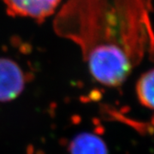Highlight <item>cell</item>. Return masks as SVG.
<instances>
[{
	"label": "cell",
	"mask_w": 154,
	"mask_h": 154,
	"mask_svg": "<svg viewBox=\"0 0 154 154\" xmlns=\"http://www.w3.org/2000/svg\"><path fill=\"white\" fill-rule=\"evenodd\" d=\"M145 6V0H67L56 15L53 29L79 46L94 79L117 87L153 38Z\"/></svg>",
	"instance_id": "obj_1"
},
{
	"label": "cell",
	"mask_w": 154,
	"mask_h": 154,
	"mask_svg": "<svg viewBox=\"0 0 154 154\" xmlns=\"http://www.w3.org/2000/svg\"><path fill=\"white\" fill-rule=\"evenodd\" d=\"M12 17H28L41 24L54 15L61 0H1Z\"/></svg>",
	"instance_id": "obj_2"
},
{
	"label": "cell",
	"mask_w": 154,
	"mask_h": 154,
	"mask_svg": "<svg viewBox=\"0 0 154 154\" xmlns=\"http://www.w3.org/2000/svg\"><path fill=\"white\" fill-rule=\"evenodd\" d=\"M28 75L17 62L0 57V102L17 99L24 90Z\"/></svg>",
	"instance_id": "obj_3"
},
{
	"label": "cell",
	"mask_w": 154,
	"mask_h": 154,
	"mask_svg": "<svg viewBox=\"0 0 154 154\" xmlns=\"http://www.w3.org/2000/svg\"><path fill=\"white\" fill-rule=\"evenodd\" d=\"M72 154H107V149L99 138L85 134L73 142Z\"/></svg>",
	"instance_id": "obj_4"
},
{
	"label": "cell",
	"mask_w": 154,
	"mask_h": 154,
	"mask_svg": "<svg viewBox=\"0 0 154 154\" xmlns=\"http://www.w3.org/2000/svg\"><path fill=\"white\" fill-rule=\"evenodd\" d=\"M136 91L140 102L154 110V69L142 75L137 83Z\"/></svg>",
	"instance_id": "obj_5"
}]
</instances>
